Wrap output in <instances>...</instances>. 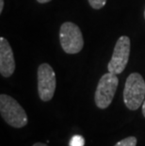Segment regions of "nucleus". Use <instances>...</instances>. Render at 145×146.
I'll return each instance as SVG.
<instances>
[{"label": "nucleus", "mask_w": 145, "mask_h": 146, "mask_svg": "<svg viewBox=\"0 0 145 146\" xmlns=\"http://www.w3.org/2000/svg\"><path fill=\"white\" fill-rule=\"evenodd\" d=\"M32 146H48V145L42 143V142H36V143H34Z\"/></svg>", "instance_id": "obj_12"}, {"label": "nucleus", "mask_w": 145, "mask_h": 146, "mask_svg": "<svg viewBox=\"0 0 145 146\" xmlns=\"http://www.w3.org/2000/svg\"><path fill=\"white\" fill-rule=\"evenodd\" d=\"M145 100V81L141 74L132 73L127 76L123 89V102L130 110H137Z\"/></svg>", "instance_id": "obj_1"}, {"label": "nucleus", "mask_w": 145, "mask_h": 146, "mask_svg": "<svg viewBox=\"0 0 145 146\" xmlns=\"http://www.w3.org/2000/svg\"><path fill=\"white\" fill-rule=\"evenodd\" d=\"M84 144H85L84 138L80 135H75L70 139L69 146H84Z\"/></svg>", "instance_id": "obj_9"}, {"label": "nucleus", "mask_w": 145, "mask_h": 146, "mask_svg": "<svg viewBox=\"0 0 145 146\" xmlns=\"http://www.w3.org/2000/svg\"><path fill=\"white\" fill-rule=\"evenodd\" d=\"M38 94L42 101L48 102L54 97L57 87L56 74L51 65L42 63L39 66L38 72Z\"/></svg>", "instance_id": "obj_6"}, {"label": "nucleus", "mask_w": 145, "mask_h": 146, "mask_svg": "<svg viewBox=\"0 0 145 146\" xmlns=\"http://www.w3.org/2000/svg\"><path fill=\"white\" fill-rule=\"evenodd\" d=\"M39 3H41V4H45V3H48V2H50L52 1V0H37Z\"/></svg>", "instance_id": "obj_13"}, {"label": "nucleus", "mask_w": 145, "mask_h": 146, "mask_svg": "<svg viewBox=\"0 0 145 146\" xmlns=\"http://www.w3.org/2000/svg\"><path fill=\"white\" fill-rule=\"evenodd\" d=\"M60 42L63 51L67 54H77L84 46V39L77 25L65 22L60 29Z\"/></svg>", "instance_id": "obj_3"}, {"label": "nucleus", "mask_w": 145, "mask_h": 146, "mask_svg": "<svg viewBox=\"0 0 145 146\" xmlns=\"http://www.w3.org/2000/svg\"><path fill=\"white\" fill-rule=\"evenodd\" d=\"M118 85L119 79L117 74L109 72L102 76L94 94V101L97 108L105 110L109 107L116 94Z\"/></svg>", "instance_id": "obj_4"}, {"label": "nucleus", "mask_w": 145, "mask_h": 146, "mask_svg": "<svg viewBox=\"0 0 145 146\" xmlns=\"http://www.w3.org/2000/svg\"><path fill=\"white\" fill-rule=\"evenodd\" d=\"M138 139L136 137H127V138L118 141L114 146H137Z\"/></svg>", "instance_id": "obj_8"}, {"label": "nucleus", "mask_w": 145, "mask_h": 146, "mask_svg": "<svg viewBox=\"0 0 145 146\" xmlns=\"http://www.w3.org/2000/svg\"><path fill=\"white\" fill-rule=\"evenodd\" d=\"M141 108H142V114H143V116H144V118H145V100H144V102H143L142 106H141Z\"/></svg>", "instance_id": "obj_14"}, {"label": "nucleus", "mask_w": 145, "mask_h": 146, "mask_svg": "<svg viewBox=\"0 0 145 146\" xmlns=\"http://www.w3.org/2000/svg\"><path fill=\"white\" fill-rule=\"evenodd\" d=\"M15 60L10 43L4 37L0 38V74L4 77H10L15 71Z\"/></svg>", "instance_id": "obj_7"}, {"label": "nucleus", "mask_w": 145, "mask_h": 146, "mask_svg": "<svg viewBox=\"0 0 145 146\" xmlns=\"http://www.w3.org/2000/svg\"><path fill=\"white\" fill-rule=\"evenodd\" d=\"M0 113L5 122L14 128H22L28 122L22 106L11 96L4 94L0 95Z\"/></svg>", "instance_id": "obj_2"}, {"label": "nucleus", "mask_w": 145, "mask_h": 146, "mask_svg": "<svg viewBox=\"0 0 145 146\" xmlns=\"http://www.w3.org/2000/svg\"><path fill=\"white\" fill-rule=\"evenodd\" d=\"M130 39L127 36H121L114 46L111 60L107 65V70L114 74H120L124 71L130 56Z\"/></svg>", "instance_id": "obj_5"}, {"label": "nucleus", "mask_w": 145, "mask_h": 146, "mask_svg": "<svg viewBox=\"0 0 145 146\" xmlns=\"http://www.w3.org/2000/svg\"><path fill=\"white\" fill-rule=\"evenodd\" d=\"M3 9H4V0H0V13L3 12Z\"/></svg>", "instance_id": "obj_11"}, {"label": "nucleus", "mask_w": 145, "mask_h": 146, "mask_svg": "<svg viewBox=\"0 0 145 146\" xmlns=\"http://www.w3.org/2000/svg\"><path fill=\"white\" fill-rule=\"evenodd\" d=\"M144 18H145V11H144Z\"/></svg>", "instance_id": "obj_15"}, {"label": "nucleus", "mask_w": 145, "mask_h": 146, "mask_svg": "<svg viewBox=\"0 0 145 146\" xmlns=\"http://www.w3.org/2000/svg\"><path fill=\"white\" fill-rule=\"evenodd\" d=\"M88 1L91 7L94 10H100L104 8L107 3V0H88Z\"/></svg>", "instance_id": "obj_10"}]
</instances>
